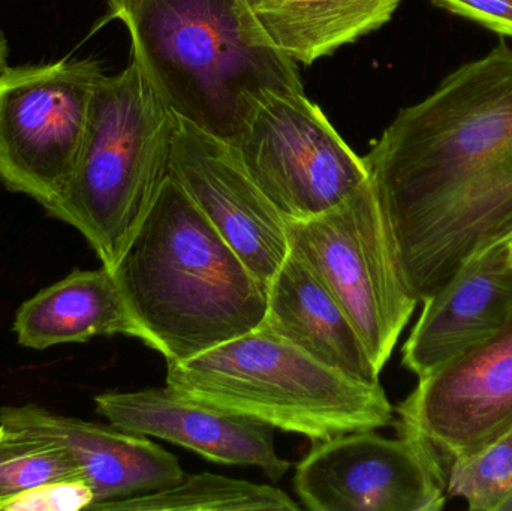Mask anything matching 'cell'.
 Listing matches in <instances>:
<instances>
[{"mask_svg":"<svg viewBox=\"0 0 512 511\" xmlns=\"http://www.w3.org/2000/svg\"><path fill=\"white\" fill-rule=\"evenodd\" d=\"M406 282L429 299L512 237V47L451 72L364 156Z\"/></svg>","mask_w":512,"mask_h":511,"instance_id":"cell-1","label":"cell"},{"mask_svg":"<svg viewBox=\"0 0 512 511\" xmlns=\"http://www.w3.org/2000/svg\"><path fill=\"white\" fill-rule=\"evenodd\" d=\"M114 273L138 339L183 362L261 326L267 288L168 174Z\"/></svg>","mask_w":512,"mask_h":511,"instance_id":"cell-2","label":"cell"},{"mask_svg":"<svg viewBox=\"0 0 512 511\" xmlns=\"http://www.w3.org/2000/svg\"><path fill=\"white\" fill-rule=\"evenodd\" d=\"M110 20L125 24L132 62L171 113L227 143L262 90L304 92L246 0H108Z\"/></svg>","mask_w":512,"mask_h":511,"instance_id":"cell-3","label":"cell"},{"mask_svg":"<svg viewBox=\"0 0 512 511\" xmlns=\"http://www.w3.org/2000/svg\"><path fill=\"white\" fill-rule=\"evenodd\" d=\"M167 366L174 392L313 443L393 423L381 383L354 380L267 327Z\"/></svg>","mask_w":512,"mask_h":511,"instance_id":"cell-4","label":"cell"},{"mask_svg":"<svg viewBox=\"0 0 512 511\" xmlns=\"http://www.w3.org/2000/svg\"><path fill=\"white\" fill-rule=\"evenodd\" d=\"M176 116L134 62L102 75L65 194L47 213L116 269L170 174Z\"/></svg>","mask_w":512,"mask_h":511,"instance_id":"cell-5","label":"cell"},{"mask_svg":"<svg viewBox=\"0 0 512 511\" xmlns=\"http://www.w3.org/2000/svg\"><path fill=\"white\" fill-rule=\"evenodd\" d=\"M289 252L321 279L381 374L418 300L406 282L372 180L339 206L288 222Z\"/></svg>","mask_w":512,"mask_h":511,"instance_id":"cell-6","label":"cell"},{"mask_svg":"<svg viewBox=\"0 0 512 511\" xmlns=\"http://www.w3.org/2000/svg\"><path fill=\"white\" fill-rule=\"evenodd\" d=\"M228 144L286 224L328 212L370 180L364 159L304 92H259Z\"/></svg>","mask_w":512,"mask_h":511,"instance_id":"cell-7","label":"cell"},{"mask_svg":"<svg viewBox=\"0 0 512 511\" xmlns=\"http://www.w3.org/2000/svg\"><path fill=\"white\" fill-rule=\"evenodd\" d=\"M104 75L95 59L0 69V182L45 210L62 198Z\"/></svg>","mask_w":512,"mask_h":511,"instance_id":"cell-8","label":"cell"},{"mask_svg":"<svg viewBox=\"0 0 512 511\" xmlns=\"http://www.w3.org/2000/svg\"><path fill=\"white\" fill-rule=\"evenodd\" d=\"M358 431L319 441L297 465L294 489L312 511H439L448 497L442 456L426 438Z\"/></svg>","mask_w":512,"mask_h":511,"instance_id":"cell-9","label":"cell"},{"mask_svg":"<svg viewBox=\"0 0 512 511\" xmlns=\"http://www.w3.org/2000/svg\"><path fill=\"white\" fill-rule=\"evenodd\" d=\"M418 380L397 408V431L426 438L442 458L475 455L512 431V312L495 333Z\"/></svg>","mask_w":512,"mask_h":511,"instance_id":"cell-10","label":"cell"},{"mask_svg":"<svg viewBox=\"0 0 512 511\" xmlns=\"http://www.w3.org/2000/svg\"><path fill=\"white\" fill-rule=\"evenodd\" d=\"M176 120L170 176L267 288L289 252L288 224L227 141Z\"/></svg>","mask_w":512,"mask_h":511,"instance_id":"cell-11","label":"cell"},{"mask_svg":"<svg viewBox=\"0 0 512 511\" xmlns=\"http://www.w3.org/2000/svg\"><path fill=\"white\" fill-rule=\"evenodd\" d=\"M96 410L110 425L131 434L185 447L207 461L261 468L279 482L291 462L274 449L273 428L165 389L107 392L95 396Z\"/></svg>","mask_w":512,"mask_h":511,"instance_id":"cell-12","label":"cell"},{"mask_svg":"<svg viewBox=\"0 0 512 511\" xmlns=\"http://www.w3.org/2000/svg\"><path fill=\"white\" fill-rule=\"evenodd\" d=\"M0 428L66 450L92 488L93 506L164 491L186 477L179 459L144 435L60 416L39 405L0 408Z\"/></svg>","mask_w":512,"mask_h":511,"instance_id":"cell-13","label":"cell"},{"mask_svg":"<svg viewBox=\"0 0 512 511\" xmlns=\"http://www.w3.org/2000/svg\"><path fill=\"white\" fill-rule=\"evenodd\" d=\"M423 303V312L402 350V365L418 378L432 374L508 320L512 237L469 258Z\"/></svg>","mask_w":512,"mask_h":511,"instance_id":"cell-14","label":"cell"},{"mask_svg":"<svg viewBox=\"0 0 512 511\" xmlns=\"http://www.w3.org/2000/svg\"><path fill=\"white\" fill-rule=\"evenodd\" d=\"M261 326L354 380L379 383L381 374L354 324L321 279L292 252L268 284Z\"/></svg>","mask_w":512,"mask_h":511,"instance_id":"cell-15","label":"cell"},{"mask_svg":"<svg viewBox=\"0 0 512 511\" xmlns=\"http://www.w3.org/2000/svg\"><path fill=\"white\" fill-rule=\"evenodd\" d=\"M12 330L18 344L30 350L83 344L96 336L138 339L125 297L105 266L74 270L30 297L18 308Z\"/></svg>","mask_w":512,"mask_h":511,"instance_id":"cell-16","label":"cell"},{"mask_svg":"<svg viewBox=\"0 0 512 511\" xmlns=\"http://www.w3.org/2000/svg\"><path fill=\"white\" fill-rule=\"evenodd\" d=\"M402 0H246L262 35L294 62L312 65L381 29Z\"/></svg>","mask_w":512,"mask_h":511,"instance_id":"cell-17","label":"cell"},{"mask_svg":"<svg viewBox=\"0 0 512 511\" xmlns=\"http://www.w3.org/2000/svg\"><path fill=\"white\" fill-rule=\"evenodd\" d=\"M280 489L218 474L186 476L176 486L98 504L96 511H298Z\"/></svg>","mask_w":512,"mask_h":511,"instance_id":"cell-18","label":"cell"},{"mask_svg":"<svg viewBox=\"0 0 512 511\" xmlns=\"http://www.w3.org/2000/svg\"><path fill=\"white\" fill-rule=\"evenodd\" d=\"M69 480L84 479L66 450L0 428V510L20 495Z\"/></svg>","mask_w":512,"mask_h":511,"instance_id":"cell-19","label":"cell"},{"mask_svg":"<svg viewBox=\"0 0 512 511\" xmlns=\"http://www.w3.org/2000/svg\"><path fill=\"white\" fill-rule=\"evenodd\" d=\"M512 495V431L475 455L451 461L448 497L475 511H502Z\"/></svg>","mask_w":512,"mask_h":511,"instance_id":"cell-20","label":"cell"},{"mask_svg":"<svg viewBox=\"0 0 512 511\" xmlns=\"http://www.w3.org/2000/svg\"><path fill=\"white\" fill-rule=\"evenodd\" d=\"M95 503L92 488L84 480L51 483L27 492L6 504L2 511L89 510Z\"/></svg>","mask_w":512,"mask_h":511,"instance_id":"cell-21","label":"cell"},{"mask_svg":"<svg viewBox=\"0 0 512 511\" xmlns=\"http://www.w3.org/2000/svg\"><path fill=\"white\" fill-rule=\"evenodd\" d=\"M436 5L512 38V0H433Z\"/></svg>","mask_w":512,"mask_h":511,"instance_id":"cell-22","label":"cell"},{"mask_svg":"<svg viewBox=\"0 0 512 511\" xmlns=\"http://www.w3.org/2000/svg\"><path fill=\"white\" fill-rule=\"evenodd\" d=\"M6 57H8V45H6V39L2 29H0V69L6 66Z\"/></svg>","mask_w":512,"mask_h":511,"instance_id":"cell-23","label":"cell"},{"mask_svg":"<svg viewBox=\"0 0 512 511\" xmlns=\"http://www.w3.org/2000/svg\"><path fill=\"white\" fill-rule=\"evenodd\" d=\"M502 511H512V495L510 500H508V503L505 504L504 510Z\"/></svg>","mask_w":512,"mask_h":511,"instance_id":"cell-24","label":"cell"}]
</instances>
